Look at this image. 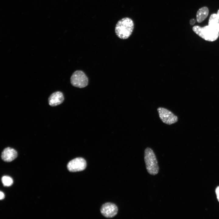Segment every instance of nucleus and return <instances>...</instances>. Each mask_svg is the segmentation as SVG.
<instances>
[{
	"label": "nucleus",
	"mask_w": 219,
	"mask_h": 219,
	"mask_svg": "<svg viewBox=\"0 0 219 219\" xmlns=\"http://www.w3.org/2000/svg\"><path fill=\"white\" fill-rule=\"evenodd\" d=\"M209 10L206 7H203L199 9L197 11L196 18L197 22L200 23L204 20L207 16Z\"/></svg>",
	"instance_id": "obj_10"
},
{
	"label": "nucleus",
	"mask_w": 219,
	"mask_h": 219,
	"mask_svg": "<svg viewBox=\"0 0 219 219\" xmlns=\"http://www.w3.org/2000/svg\"><path fill=\"white\" fill-rule=\"evenodd\" d=\"M0 199L1 200H3L5 198V195L3 193L2 191H0Z\"/></svg>",
	"instance_id": "obj_14"
},
{
	"label": "nucleus",
	"mask_w": 219,
	"mask_h": 219,
	"mask_svg": "<svg viewBox=\"0 0 219 219\" xmlns=\"http://www.w3.org/2000/svg\"><path fill=\"white\" fill-rule=\"evenodd\" d=\"M17 156V151L13 148L7 147L5 148L1 154L2 159L5 162H11Z\"/></svg>",
	"instance_id": "obj_8"
},
{
	"label": "nucleus",
	"mask_w": 219,
	"mask_h": 219,
	"mask_svg": "<svg viewBox=\"0 0 219 219\" xmlns=\"http://www.w3.org/2000/svg\"><path fill=\"white\" fill-rule=\"evenodd\" d=\"M217 31L219 33V23L218 24L217 26Z\"/></svg>",
	"instance_id": "obj_16"
},
{
	"label": "nucleus",
	"mask_w": 219,
	"mask_h": 219,
	"mask_svg": "<svg viewBox=\"0 0 219 219\" xmlns=\"http://www.w3.org/2000/svg\"><path fill=\"white\" fill-rule=\"evenodd\" d=\"M70 82L71 85L74 87L83 88L88 85V79L84 72L81 70H77L72 75Z\"/></svg>",
	"instance_id": "obj_4"
},
{
	"label": "nucleus",
	"mask_w": 219,
	"mask_h": 219,
	"mask_svg": "<svg viewBox=\"0 0 219 219\" xmlns=\"http://www.w3.org/2000/svg\"><path fill=\"white\" fill-rule=\"evenodd\" d=\"M195 20L194 19H191L190 20V23L191 25H193L195 23Z\"/></svg>",
	"instance_id": "obj_15"
},
{
	"label": "nucleus",
	"mask_w": 219,
	"mask_h": 219,
	"mask_svg": "<svg viewBox=\"0 0 219 219\" xmlns=\"http://www.w3.org/2000/svg\"><path fill=\"white\" fill-rule=\"evenodd\" d=\"M134 28L133 20L129 17L123 18L119 20L116 24L115 32L119 38L126 39L131 35Z\"/></svg>",
	"instance_id": "obj_1"
},
{
	"label": "nucleus",
	"mask_w": 219,
	"mask_h": 219,
	"mask_svg": "<svg viewBox=\"0 0 219 219\" xmlns=\"http://www.w3.org/2000/svg\"><path fill=\"white\" fill-rule=\"evenodd\" d=\"M159 117L162 121L168 125H171L178 120V117L170 111L163 107L157 109Z\"/></svg>",
	"instance_id": "obj_5"
},
{
	"label": "nucleus",
	"mask_w": 219,
	"mask_h": 219,
	"mask_svg": "<svg viewBox=\"0 0 219 219\" xmlns=\"http://www.w3.org/2000/svg\"><path fill=\"white\" fill-rule=\"evenodd\" d=\"M118 211V208L116 205L110 203L104 204L100 209L102 214L107 218H111L115 216L117 214Z\"/></svg>",
	"instance_id": "obj_7"
},
{
	"label": "nucleus",
	"mask_w": 219,
	"mask_h": 219,
	"mask_svg": "<svg viewBox=\"0 0 219 219\" xmlns=\"http://www.w3.org/2000/svg\"><path fill=\"white\" fill-rule=\"evenodd\" d=\"M144 160L149 174L155 175L158 173L159 167L157 160L154 151L150 148L148 147L144 150Z\"/></svg>",
	"instance_id": "obj_2"
},
{
	"label": "nucleus",
	"mask_w": 219,
	"mask_h": 219,
	"mask_svg": "<svg viewBox=\"0 0 219 219\" xmlns=\"http://www.w3.org/2000/svg\"><path fill=\"white\" fill-rule=\"evenodd\" d=\"M219 23V18L217 14H213L211 15L208 22V25L217 29Z\"/></svg>",
	"instance_id": "obj_11"
},
{
	"label": "nucleus",
	"mask_w": 219,
	"mask_h": 219,
	"mask_svg": "<svg viewBox=\"0 0 219 219\" xmlns=\"http://www.w3.org/2000/svg\"><path fill=\"white\" fill-rule=\"evenodd\" d=\"M193 30L199 36L209 41H215L219 35V33L216 29L208 25L203 27L195 26Z\"/></svg>",
	"instance_id": "obj_3"
},
{
	"label": "nucleus",
	"mask_w": 219,
	"mask_h": 219,
	"mask_svg": "<svg viewBox=\"0 0 219 219\" xmlns=\"http://www.w3.org/2000/svg\"><path fill=\"white\" fill-rule=\"evenodd\" d=\"M215 192L216 193L217 199L219 202V186L217 187L216 188L215 190Z\"/></svg>",
	"instance_id": "obj_13"
},
{
	"label": "nucleus",
	"mask_w": 219,
	"mask_h": 219,
	"mask_svg": "<svg viewBox=\"0 0 219 219\" xmlns=\"http://www.w3.org/2000/svg\"><path fill=\"white\" fill-rule=\"evenodd\" d=\"M64 100L63 93L60 91H57L52 93L49 97L48 103L50 106H55L62 103Z\"/></svg>",
	"instance_id": "obj_9"
},
{
	"label": "nucleus",
	"mask_w": 219,
	"mask_h": 219,
	"mask_svg": "<svg viewBox=\"0 0 219 219\" xmlns=\"http://www.w3.org/2000/svg\"><path fill=\"white\" fill-rule=\"evenodd\" d=\"M217 15L218 17L219 18V9L218 10L217 13Z\"/></svg>",
	"instance_id": "obj_17"
},
{
	"label": "nucleus",
	"mask_w": 219,
	"mask_h": 219,
	"mask_svg": "<svg viewBox=\"0 0 219 219\" xmlns=\"http://www.w3.org/2000/svg\"><path fill=\"white\" fill-rule=\"evenodd\" d=\"M86 166V161L81 157L77 158L72 160L67 165L68 170L73 172L83 171L85 169Z\"/></svg>",
	"instance_id": "obj_6"
},
{
	"label": "nucleus",
	"mask_w": 219,
	"mask_h": 219,
	"mask_svg": "<svg viewBox=\"0 0 219 219\" xmlns=\"http://www.w3.org/2000/svg\"><path fill=\"white\" fill-rule=\"evenodd\" d=\"M2 181L3 185L5 186H11L13 183L12 179L8 176H3L2 178Z\"/></svg>",
	"instance_id": "obj_12"
}]
</instances>
